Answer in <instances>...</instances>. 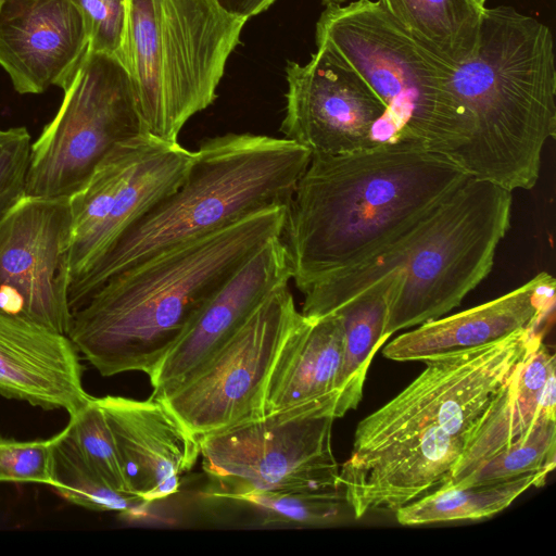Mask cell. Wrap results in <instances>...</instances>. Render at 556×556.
I'll list each match as a JSON object with an SVG mask.
<instances>
[{"label": "cell", "instance_id": "29", "mask_svg": "<svg viewBox=\"0 0 556 556\" xmlns=\"http://www.w3.org/2000/svg\"><path fill=\"white\" fill-rule=\"evenodd\" d=\"M55 435L46 440L18 441L0 437V482L52 484Z\"/></svg>", "mask_w": 556, "mask_h": 556}, {"label": "cell", "instance_id": "6", "mask_svg": "<svg viewBox=\"0 0 556 556\" xmlns=\"http://www.w3.org/2000/svg\"><path fill=\"white\" fill-rule=\"evenodd\" d=\"M311 153L251 132L204 140L179 186L135 223L68 290L72 313L111 277L254 213L287 206Z\"/></svg>", "mask_w": 556, "mask_h": 556}, {"label": "cell", "instance_id": "12", "mask_svg": "<svg viewBox=\"0 0 556 556\" xmlns=\"http://www.w3.org/2000/svg\"><path fill=\"white\" fill-rule=\"evenodd\" d=\"M300 312L288 285L167 394L156 397L198 438L263 414L267 378Z\"/></svg>", "mask_w": 556, "mask_h": 556}, {"label": "cell", "instance_id": "15", "mask_svg": "<svg viewBox=\"0 0 556 556\" xmlns=\"http://www.w3.org/2000/svg\"><path fill=\"white\" fill-rule=\"evenodd\" d=\"M281 236L260 248L212 296L193 324L149 376L153 397L175 389L228 341L258 305L292 279Z\"/></svg>", "mask_w": 556, "mask_h": 556}, {"label": "cell", "instance_id": "33", "mask_svg": "<svg viewBox=\"0 0 556 556\" xmlns=\"http://www.w3.org/2000/svg\"><path fill=\"white\" fill-rule=\"evenodd\" d=\"M323 3L327 5H342L343 3L348 2V0H321Z\"/></svg>", "mask_w": 556, "mask_h": 556}, {"label": "cell", "instance_id": "25", "mask_svg": "<svg viewBox=\"0 0 556 556\" xmlns=\"http://www.w3.org/2000/svg\"><path fill=\"white\" fill-rule=\"evenodd\" d=\"M547 475L538 471L497 483L441 489L400 507L395 517L404 526L490 517L530 486H542Z\"/></svg>", "mask_w": 556, "mask_h": 556}, {"label": "cell", "instance_id": "3", "mask_svg": "<svg viewBox=\"0 0 556 556\" xmlns=\"http://www.w3.org/2000/svg\"><path fill=\"white\" fill-rule=\"evenodd\" d=\"M286 207L262 210L111 277L72 313L67 337L104 377L151 376L225 282L281 236Z\"/></svg>", "mask_w": 556, "mask_h": 556}, {"label": "cell", "instance_id": "9", "mask_svg": "<svg viewBox=\"0 0 556 556\" xmlns=\"http://www.w3.org/2000/svg\"><path fill=\"white\" fill-rule=\"evenodd\" d=\"M53 118L31 142L24 194L68 199L119 143L141 132L130 78L115 54L87 49Z\"/></svg>", "mask_w": 556, "mask_h": 556}, {"label": "cell", "instance_id": "16", "mask_svg": "<svg viewBox=\"0 0 556 556\" xmlns=\"http://www.w3.org/2000/svg\"><path fill=\"white\" fill-rule=\"evenodd\" d=\"M129 491L148 504L175 494L200 456L195 437L159 399L96 397Z\"/></svg>", "mask_w": 556, "mask_h": 556}, {"label": "cell", "instance_id": "20", "mask_svg": "<svg viewBox=\"0 0 556 556\" xmlns=\"http://www.w3.org/2000/svg\"><path fill=\"white\" fill-rule=\"evenodd\" d=\"M342 355L340 315L331 313L320 318H307L300 312L271 365L263 413L311 402H334L337 410L336 383Z\"/></svg>", "mask_w": 556, "mask_h": 556}, {"label": "cell", "instance_id": "17", "mask_svg": "<svg viewBox=\"0 0 556 556\" xmlns=\"http://www.w3.org/2000/svg\"><path fill=\"white\" fill-rule=\"evenodd\" d=\"M88 49L72 0H1L0 66L21 94L63 88Z\"/></svg>", "mask_w": 556, "mask_h": 556}, {"label": "cell", "instance_id": "23", "mask_svg": "<svg viewBox=\"0 0 556 556\" xmlns=\"http://www.w3.org/2000/svg\"><path fill=\"white\" fill-rule=\"evenodd\" d=\"M390 291L388 276L333 312L340 315L343 327V355L336 383L337 418L358 406L370 362L387 341L383 330Z\"/></svg>", "mask_w": 556, "mask_h": 556}, {"label": "cell", "instance_id": "31", "mask_svg": "<svg viewBox=\"0 0 556 556\" xmlns=\"http://www.w3.org/2000/svg\"><path fill=\"white\" fill-rule=\"evenodd\" d=\"M78 9L88 49L117 54L125 23V0H72Z\"/></svg>", "mask_w": 556, "mask_h": 556}, {"label": "cell", "instance_id": "32", "mask_svg": "<svg viewBox=\"0 0 556 556\" xmlns=\"http://www.w3.org/2000/svg\"><path fill=\"white\" fill-rule=\"evenodd\" d=\"M231 15L249 20L267 10L276 0H216Z\"/></svg>", "mask_w": 556, "mask_h": 556}, {"label": "cell", "instance_id": "2", "mask_svg": "<svg viewBox=\"0 0 556 556\" xmlns=\"http://www.w3.org/2000/svg\"><path fill=\"white\" fill-rule=\"evenodd\" d=\"M468 178L448 156L410 139L311 155L286 207L281 232L296 288L303 293L369 256Z\"/></svg>", "mask_w": 556, "mask_h": 556}, {"label": "cell", "instance_id": "14", "mask_svg": "<svg viewBox=\"0 0 556 556\" xmlns=\"http://www.w3.org/2000/svg\"><path fill=\"white\" fill-rule=\"evenodd\" d=\"M280 130L313 154L357 151L382 140L387 108L351 68L317 49L302 65L289 61Z\"/></svg>", "mask_w": 556, "mask_h": 556}, {"label": "cell", "instance_id": "11", "mask_svg": "<svg viewBox=\"0 0 556 556\" xmlns=\"http://www.w3.org/2000/svg\"><path fill=\"white\" fill-rule=\"evenodd\" d=\"M194 151L140 134L117 144L68 198L70 287L186 177ZM70 290V289H68Z\"/></svg>", "mask_w": 556, "mask_h": 556}, {"label": "cell", "instance_id": "13", "mask_svg": "<svg viewBox=\"0 0 556 556\" xmlns=\"http://www.w3.org/2000/svg\"><path fill=\"white\" fill-rule=\"evenodd\" d=\"M68 199L23 194L0 219V312L67 334Z\"/></svg>", "mask_w": 556, "mask_h": 556}, {"label": "cell", "instance_id": "26", "mask_svg": "<svg viewBox=\"0 0 556 556\" xmlns=\"http://www.w3.org/2000/svg\"><path fill=\"white\" fill-rule=\"evenodd\" d=\"M52 486L65 501L97 511H112L126 519L144 516L148 504L142 498L109 485L81 458L66 438L64 429L55 434Z\"/></svg>", "mask_w": 556, "mask_h": 556}, {"label": "cell", "instance_id": "21", "mask_svg": "<svg viewBox=\"0 0 556 556\" xmlns=\"http://www.w3.org/2000/svg\"><path fill=\"white\" fill-rule=\"evenodd\" d=\"M555 386V356L542 339L494 402L442 489L457 484L489 457L525 438L542 417L556 416Z\"/></svg>", "mask_w": 556, "mask_h": 556}, {"label": "cell", "instance_id": "5", "mask_svg": "<svg viewBox=\"0 0 556 556\" xmlns=\"http://www.w3.org/2000/svg\"><path fill=\"white\" fill-rule=\"evenodd\" d=\"M513 192L469 177L435 210L361 262L334 271L304 294L314 316L391 278L383 336L438 319L491 273L510 228Z\"/></svg>", "mask_w": 556, "mask_h": 556}, {"label": "cell", "instance_id": "34", "mask_svg": "<svg viewBox=\"0 0 556 556\" xmlns=\"http://www.w3.org/2000/svg\"><path fill=\"white\" fill-rule=\"evenodd\" d=\"M480 5L485 7L488 0H476Z\"/></svg>", "mask_w": 556, "mask_h": 556}, {"label": "cell", "instance_id": "22", "mask_svg": "<svg viewBox=\"0 0 556 556\" xmlns=\"http://www.w3.org/2000/svg\"><path fill=\"white\" fill-rule=\"evenodd\" d=\"M222 520L244 528H319L346 520L352 508L342 491H222L202 494Z\"/></svg>", "mask_w": 556, "mask_h": 556}, {"label": "cell", "instance_id": "35", "mask_svg": "<svg viewBox=\"0 0 556 556\" xmlns=\"http://www.w3.org/2000/svg\"><path fill=\"white\" fill-rule=\"evenodd\" d=\"M0 2H1V0H0Z\"/></svg>", "mask_w": 556, "mask_h": 556}, {"label": "cell", "instance_id": "10", "mask_svg": "<svg viewBox=\"0 0 556 556\" xmlns=\"http://www.w3.org/2000/svg\"><path fill=\"white\" fill-rule=\"evenodd\" d=\"M334 402L263 413L199 438L208 488L222 491L340 490L331 446Z\"/></svg>", "mask_w": 556, "mask_h": 556}, {"label": "cell", "instance_id": "30", "mask_svg": "<svg viewBox=\"0 0 556 556\" xmlns=\"http://www.w3.org/2000/svg\"><path fill=\"white\" fill-rule=\"evenodd\" d=\"M30 146L26 127L0 128V219L24 194Z\"/></svg>", "mask_w": 556, "mask_h": 556}, {"label": "cell", "instance_id": "4", "mask_svg": "<svg viewBox=\"0 0 556 556\" xmlns=\"http://www.w3.org/2000/svg\"><path fill=\"white\" fill-rule=\"evenodd\" d=\"M464 143L454 162L510 192L539 179L556 136V66L547 25L509 5L484 8L475 52L452 74Z\"/></svg>", "mask_w": 556, "mask_h": 556}, {"label": "cell", "instance_id": "8", "mask_svg": "<svg viewBox=\"0 0 556 556\" xmlns=\"http://www.w3.org/2000/svg\"><path fill=\"white\" fill-rule=\"evenodd\" d=\"M317 49L357 73L387 108L382 137L416 140L455 160L464 143L454 66L403 28L377 0L327 5Z\"/></svg>", "mask_w": 556, "mask_h": 556}, {"label": "cell", "instance_id": "24", "mask_svg": "<svg viewBox=\"0 0 556 556\" xmlns=\"http://www.w3.org/2000/svg\"><path fill=\"white\" fill-rule=\"evenodd\" d=\"M412 36L453 66L475 52L485 7L476 0H378Z\"/></svg>", "mask_w": 556, "mask_h": 556}, {"label": "cell", "instance_id": "19", "mask_svg": "<svg viewBox=\"0 0 556 556\" xmlns=\"http://www.w3.org/2000/svg\"><path fill=\"white\" fill-rule=\"evenodd\" d=\"M67 334L0 312V395L74 414L89 399Z\"/></svg>", "mask_w": 556, "mask_h": 556}, {"label": "cell", "instance_id": "18", "mask_svg": "<svg viewBox=\"0 0 556 556\" xmlns=\"http://www.w3.org/2000/svg\"><path fill=\"white\" fill-rule=\"evenodd\" d=\"M556 281L540 273L494 300L419 325L393 339L383 355L393 361H431L497 343L522 330L540 329L553 312Z\"/></svg>", "mask_w": 556, "mask_h": 556}, {"label": "cell", "instance_id": "7", "mask_svg": "<svg viewBox=\"0 0 556 556\" xmlns=\"http://www.w3.org/2000/svg\"><path fill=\"white\" fill-rule=\"evenodd\" d=\"M248 20L216 0H125L119 50L141 132L175 142L216 89Z\"/></svg>", "mask_w": 556, "mask_h": 556}, {"label": "cell", "instance_id": "1", "mask_svg": "<svg viewBox=\"0 0 556 556\" xmlns=\"http://www.w3.org/2000/svg\"><path fill=\"white\" fill-rule=\"evenodd\" d=\"M540 329L489 346L427 361L403 391L361 420L342 471L375 509L400 507L444 488Z\"/></svg>", "mask_w": 556, "mask_h": 556}, {"label": "cell", "instance_id": "27", "mask_svg": "<svg viewBox=\"0 0 556 556\" xmlns=\"http://www.w3.org/2000/svg\"><path fill=\"white\" fill-rule=\"evenodd\" d=\"M556 416L542 417L522 439L489 457L453 486L491 484L527 473L551 472L556 465Z\"/></svg>", "mask_w": 556, "mask_h": 556}, {"label": "cell", "instance_id": "28", "mask_svg": "<svg viewBox=\"0 0 556 556\" xmlns=\"http://www.w3.org/2000/svg\"><path fill=\"white\" fill-rule=\"evenodd\" d=\"M64 431L86 464L109 485L132 494L122 469L113 434L96 397L90 396L79 409L70 415Z\"/></svg>", "mask_w": 556, "mask_h": 556}]
</instances>
